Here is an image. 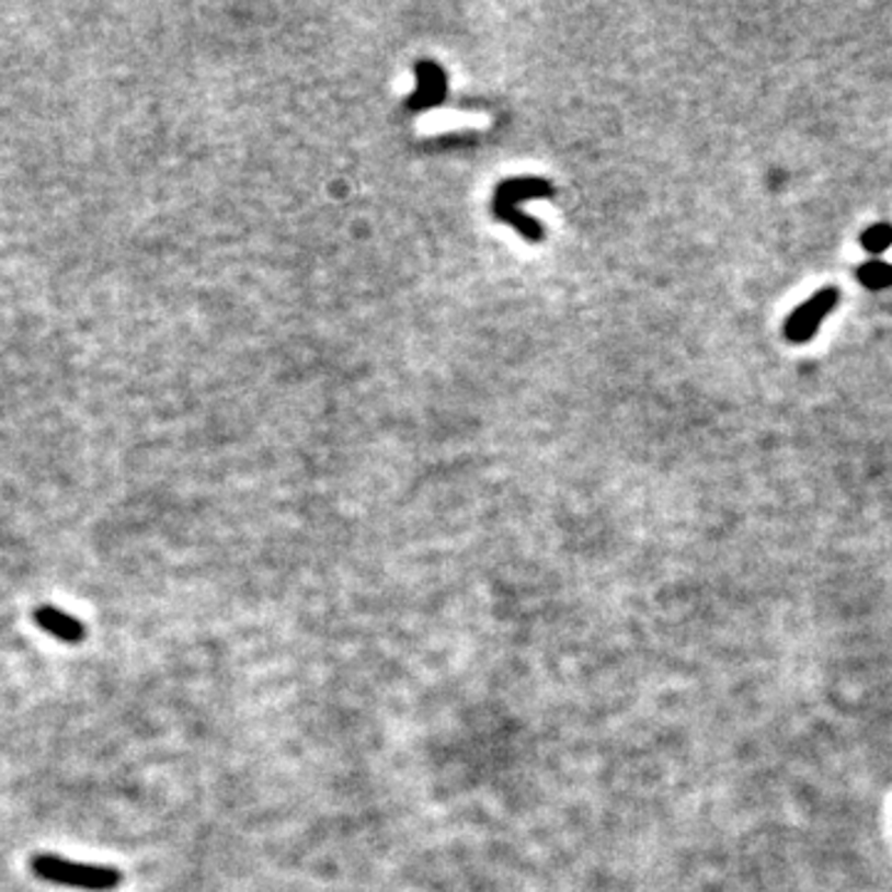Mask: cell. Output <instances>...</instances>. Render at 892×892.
Segmentation results:
<instances>
[{
  "instance_id": "cell-1",
  "label": "cell",
  "mask_w": 892,
  "mask_h": 892,
  "mask_svg": "<svg viewBox=\"0 0 892 892\" xmlns=\"http://www.w3.org/2000/svg\"><path fill=\"white\" fill-rule=\"evenodd\" d=\"M31 868L37 878L55 882V885L84 888L94 892L115 890L122 882V872L115 868L88 866V862H72L58 856H35L31 860Z\"/></svg>"
},
{
  "instance_id": "cell-2",
  "label": "cell",
  "mask_w": 892,
  "mask_h": 892,
  "mask_svg": "<svg viewBox=\"0 0 892 892\" xmlns=\"http://www.w3.org/2000/svg\"><path fill=\"white\" fill-rule=\"evenodd\" d=\"M840 293L835 288H823L811 296L805 302H801L789 318H786L784 332L791 343H809L811 338H815V332L821 330L823 320L828 318V312L838 308Z\"/></svg>"
},
{
  "instance_id": "cell-3",
  "label": "cell",
  "mask_w": 892,
  "mask_h": 892,
  "mask_svg": "<svg viewBox=\"0 0 892 892\" xmlns=\"http://www.w3.org/2000/svg\"><path fill=\"white\" fill-rule=\"evenodd\" d=\"M33 618H35L37 628H43L47 634H53L55 640L68 642V644L84 640V625L80 620H75L72 615H68L65 610H58V607H53V605L37 607Z\"/></svg>"
},
{
  "instance_id": "cell-4",
  "label": "cell",
  "mask_w": 892,
  "mask_h": 892,
  "mask_svg": "<svg viewBox=\"0 0 892 892\" xmlns=\"http://www.w3.org/2000/svg\"><path fill=\"white\" fill-rule=\"evenodd\" d=\"M858 281L868 290H885L892 288V263L870 259L858 268Z\"/></svg>"
},
{
  "instance_id": "cell-5",
  "label": "cell",
  "mask_w": 892,
  "mask_h": 892,
  "mask_svg": "<svg viewBox=\"0 0 892 892\" xmlns=\"http://www.w3.org/2000/svg\"><path fill=\"white\" fill-rule=\"evenodd\" d=\"M860 245H862V249H866L870 255L885 253V251L890 249V245H892V224H888V221L872 224L870 229L862 231Z\"/></svg>"
}]
</instances>
